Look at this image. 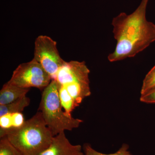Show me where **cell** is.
Wrapping results in <instances>:
<instances>
[{
  "label": "cell",
  "mask_w": 155,
  "mask_h": 155,
  "mask_svg": "<svg viewBox=\"0 0 155 155\" xmlns=\"http://www.w3.org/2000/svg\"><path fill=\"white\" fill-rule=\"evenodd\" d=\"M90 71L84 61L65 62L59 69L54 80L64 86L77 107L91 94L89 75Z\"/></svg>",
  "instance_id": "obj_4"
},
{
  "label": "cell",
  "mask_w": 155,
  "mask_h": 155,
  "mask_svg": "<svg viewBox=\"0 0 155 155\" xmlns=\"http://www.w3.org/2000/svg\"><path fill=\"white\" fill-rule=\"evenodd\" d=\"M128 145L124 143L116 152L110 154L103 153L93 148L91 145L85 143L83 145V150L85 155H132L129 151Z\"/></svg>",
  "instance_id": "obj_12"
},
{
  "label": "cell",
  "mask_w": 155,
  "mask_h": 155,
  "mask_svg": "<svg viewBox=\"0 0 155 155\" xmlns=\"http://www.w3.org/2000/svg\"><path fill=\"white\" fill-rule=\"evenodd\" d=\"M38 111L54 136L65 130H72L79 127L81 119L68 116L63 110L58 91V84L54 80L43 90Z\"/></svg>",
  "instance_id": "obj_3"
},
{
  "label": "cell",
  "mask_w": 155,
  "mask_h": 155,
  "mask_svg": "<svg viewBox=\"0 0 155 155\" xmlns=\"http://www.w3.org/2000/svg\"><path fill=\"white\" fill-rule=\"evenodd\" d=\"M30 103V98L25 96L10 104L0 105V117L9 114L22 113Z\"/></svg>",
  "instance_id": "obj_10"
},
{
  "label": "cell",
  "mask_w": 155,
  "mask_h": 155,
  "mask_svg": "<svg viewBox=\"0 0 155 155\" xmlns=\"http://www.w3.org/2000/svg\"><path fill=\"white\" fill-rule=\"evenodd\" d=\"M5 136L22 155H39L49 146L54 136L38 111L19 127L0 130V138Z\"/></svg>",
  "instance_id": "obj_2"
},
{
  "label": "cell",
  "mask_w": 155,
  "mask_h": 155,
  "mask_svg": "<svg viewBox=\"0 0 155 155\" xmlns=\"http://www.w3.org/2000/svg\"><path fill=\"white\" fill-rule=\"evenodd\" d=\"M140 101L147 104H155V88L143 95H140Z\"/></svg>",
  "instance_id": "obj_15"
},
{
  "label": "cell",
  "mask_w": 155,
  "mask_h": 155,
  "mask_svg": "<svg viewBox=\"0 0 155 155\" xmlns=\"http://www.w3.org/2000/svg\"><path fill=\"white\" fill-rule=\"evenodd\" d=\"M80 145H73L65 135V131L53 137L49 146L39 155H85Z\"/></svg>",
  "instance_id": "obj_7"
},
{
  "label": "cell",
  "mask_w": 155,
  "mask_h": 155,
  "mask_svg": "<svg viewBox=\"0 0 155 155\" xmlns=\"http://www.w3.org/2000/svg\"><path fill=\"white\" fill-rule=\"evenodd\" d=\"M52 78L35 59L20 64L15 69L9 82L22 88L35 87L43 90L51 83Z\"/></svg>",
  "instance_id": "obj_5"
},
{
  "label": "cell",
  "mask_w": 155,
  "mask_h": 155,
  "mask_svg": "<svg viewBox=\"0 0 155 155\" xmlns=\"http://www.w3.org/2000/svg\"><path fill=\"white\" fill-rule=\"evenodd\" d=\"M30 89L19 87L8 81L0 91V105L10 104L26 96Z\"/></svg>",
  "instance_id": "obj_8"
},
{
  "label": "cell",
  "mask_w": 155,
  "mask_h": 155,
  "mask_svg": "<svg viewBox=\"0 0 155 155\" xmlns=\"http://www.w3.org/2000/svg\"><path fill=\"white\" fill-rule=\"evenodd\" d=\"M0 155H22L14 145L9 140L7 136L0 140Z\"/></svg>",
  "instance_id": "obj_13"
},
{
  "label": "cell",
  "mask_w": 155,
  "mask_h": 155,
  "mask_svg": "<svg viewBox=\"0 0 155 155\" xmlns=\"http://www.w3.org/2000/svg\"><path fill=\"white\" fill-rule=\"evenodd\" d=\"M25 121L22 113L6 114L0 117V130L15 129L21 126Z\"/></svg>",
  "instance_id": "obj_9"
},
{
  "label": "cell",
  "mask_w": 155,
  "mask_h": 155,
  "mask_svg": "<svg viewBox=\"0 0 155 155\" xmlns=\"http://www.w3.org/2000/svg\"><path fill=\"white\" fill-rule=\"evenodd\" d=\"M155 88V65L146 75L140 91V95L146 93Z\"/></svg>",
  "instance_id": "obj_14"
},
{
  "label": "cell",
  "mask_w": 155,
  "mask_h": 155,
  "mask_svg": "<svg viewBox=\"0 0 155 155\" xmlns=\"http://www.w3.org/2000/svg\"><path fill=\"white\" fill-rule=\"evenodd\" d=\"M57 42L50 37L40 35L35 43L34 57L54 80L56 74L66 61L61 58Z\"/></svg>",
  "instance_id": "obj_6"
},
{
  "label": "cell",
  "mask_w": 155,
  "mask_h": 155,
  "mask_svg": "<svg viewBox=\"0 0 155 155\" xmlns=\"http://www.w3.org/2000/svg\"><path fill=\"white\" fill-rule=\"evenodd\" d=\"M149 0H142L131 14L122 12L112 20L113 32L116 45L108 56L110 62L133 58L155 41V24L146 18Z\"/></svg>",
  "instance_id": "obj_1"
},
{
  "label": "cell",
  "mask_w": 155,
  "mask_h": 155,
  "mask_svg": "<svg viewBox=\"0 0 155 155\" xmlns=\"http://www.w3.org/2000/svg\"><path fill=\"white\" fill-rule=\"evenodd\" d=\"M58 91L60 101L64 111L68 116H72V111L78 107L75 101L64 86L58 85Z\"/></svg>",
  "instance_id": "obj_11"
}]
</instances>
